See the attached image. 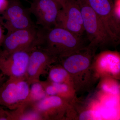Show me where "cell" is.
I'll list each match as a JSON object with an SVG mask.
<instances>
[{"label": "cell", "instance_id": "8", "mask_svg": "<svg viewBox=\"0 0 120 120\" xmlns=\"http://www.w3.org/2000/svg\"><path fill=\"white\" fill-rule=\"evenodd\" d=\"M55 26L71 31L79 37L85 32L82 17L76 0H65L58 11Z\"/></svg>", "mask_w": 120, "mask_h": 120}, {"label": "cell", "instance_id": "13", "mask_svg": "<svg viewBox=\"0 0 120 120\" xmlns=\"http://www.w3.org/2000/svg\"><path fill=\"white\" fill-rule=\"evenodd\" d=\"M40 82L47 96H57L72 103L76 98V93L72 86L67 84L57 83L48 79Z\"/></svg>", "mask_w": 120, "mask_h": 120}, {"label": "cell", "instance_id": "9", "mask_svg": "<svg viewBox=\"0 0 120 120\" xmlns=\"http://www.w3.org/2000/svg\"><path fill=\"white\" fill-rule=\"evenodd\" d=\"M39 29L36 26L7 34L2 43L3 51L8 53L32 49L38 45Z\"/></svg>", "mask_w": 120, "mask_h": 120}, {"label": "cell", "instance_id": "4", "mask_svg": "<svg viewBox=\"0 0 120 120\" xmlns=\"http://www.w3.org/2000/svg\"><path fill=\"white\" fill-rule=\"evenodd\" d=\"M30 105L43 120H68L76 115L71 103L58 96H47Z\"/></svg>", "mask_w": 120, "mask_h": 120}, {"label": "cell", "instance_id": "18", "mask_svg": "<svg viewBox=\"0 0 120 120\" xmlns=\"http://www.w3.org/2000/svg\"><path fill=\"white\" fill-rule=\"evenodd\" d=\"M0 120H11L9 109H5L0 105Z\"/></svg>", "mask_w": 120, "mask_h": 120}, {"label": "cell", "instance_id": "2", "mask_svg": "<svg viewBox=\"0 0 120 120\" xmlns=\"http://www.w3.org/2000/svg\"><path fill=\"white\" fill-rule=\"evenodd\" d=\"M87 45L82 37L61 27L55 26L49 29H40L38 46L45 49L58 60L82 49Z\"/></svg>", "mask_w": 120, "mask_h": 120}, {"label": "cell", "instance_id": "23", "mask_svg": "<svg viewBox=\"0 0 120 120\" xmlns=\"http://www.w3.org/2000/svg\"><path fill=\"white\" fill-rule=\"evenodd\" d=\"M9 1V0H8Z\"/></svg>", "mask_w": 120, "mask_h": 120}, {"label": "cell", "instance_id": "1", "mask_svg": "<svg viewBox=\"0 0 120 120\" xmlns=\"http://www.w3.org/2000/svg\"><path fill=\"white\" fill-rule=\"evenodd\" d=\"M97 50L88 45L58 60L70 75L76 94L90 91L98 79L95 64Z\"/></svg>", "mask_w": 120, "mask_h": 120}, {"label": "cell", "instance_id": "14", "mask_svg": "<svg viewBox=\"0 0 120 120\" xmlns=\"http://www.w3.org/2000/svg\"><path fill=\"white\" fill-rule=\"evenodd\" d=\"M11 120H43L30 105H23L10 110Z\"/></svg>", "mask_w": 120, "mask_h": 120}, {"label": "cell", "instance_id": "5", "mask_svg": "<svg viewBox=\"0 0 120 120\" xmlns=\"http://www.w3.org/2000/svg\"><path fill=\"white\" fill-rule=\"evenodd\" d=\"M98 16L115 45L120 40V15L113 0H86Z\"/></svg>", "mask_w": 120, "mask_h": 120}, {"label": "cell", "instance_id": "19", "mask_svg": "<svg viewBox=\"0 0 120 120\" xmlns=\"http://www.w3.org/2000/svg\"><path fill=\"white\" fill-rule=\"evenodd\" d=\"M2 26V22L0 20V47L2 46L5 37Z\"/></svg>", "mask_w": 120, "mask_h": 120}, {"label": "cell", "instance_id": "16", "mask_svg": "<svg viewBox=\"0 0 120 120\" xmlns=\"http://www.w3.org/2000/svg\"><path fill=\"white\" fill-rule=\"evenodd\" d=\"M30 85L28 83L26 76L17 78L16 92L19 106L26 103L29 97Z\"/></svg>", "mask_w": 120, "mask_h": 120}, {"label": "cell", "instance_id": "12", "mask_svg": "<svg viewBox=\"0 0 120 120\" xmlns=\"http://www.w3.org/2000/svg\"><path fill=\"white\" fill-rule=\"evenodd\" d=\"M17 79L8 77L0 87V105L10 110L19 106L16 92Z\"/></svg>", "mask_w": 120, "mask_h": 120}, {"label": "cell", "instance_id": "22", "mask_svg": "<svg viewBox=\"0 0 120 120\" xmlns=\"http://www.w3.org/2000/svg\"><path fill=\"white\" fill-rule=\"evenodd\" d=\"M54 0L56 1V2L58 3L59 4H60V5L62 7V6L63 4H64L65 0Z\"/></svg>", "mask_w": 120, "mask_h": 120}, {"label": "cell", "instance_id": "17", "mask_svg": "<svg viewBox=\"0 0 120 120\" xmlns=\"http://www.w3.org/2000/svg\"><path fill=\"white\" fill-rule=\"evenodd\" d=\"M40 80L31 84L28 100L23 105H31L41 101L47 96Z\"/></svg>", "mask_w": 120, "mask_h": 120}, {"label": "cell", "instance_id": "10", "mask_svg": "<svg viewBox=\"0 0 120 120\" xmlns=\"http://www.w3.org/2000/svg\"><path fill=\"white\" fill-rule=\"evenodd\" d=\"M58 61V58L45 49L40 46L35 47L30 53L26 75L29 84L39 82L41 76L45 74L47 69Z\"/></svg>", "mask_w": 120, "mask_h": 120}, {"label": "cell", "instance_id": "11", "mask_svg": "<svg viewBox=\"0 0 120 120\" xmlns=\"http://www.w3.org/2000/svg\"><path fill=\"white\" fill-rule=\"evenodd\" d=\"M61 8L54 0H33L28 10L36 17L38 24L49 29L56 26L58 11Z\"/></svg>", "mask_w": 120, "mask_h": 120}, {"label": "cell", "instance_id": "15", "mask_svg": "<svg viewBox=\"0 0 120 120\" xmlns=\"http://www.w3.org/2000/svg\"><path fill=\"white\" fill-rule=\"evenodd\" d=\"M48 75L47 79L50 81L57 83L67 84L74 88L70 75L60 64L51 65L49 68Z\"/></svg>", "mask_w": 120, "mask_h": 120}, {"label": "cell", "instance_id": "3", "mask_svg": "<svg viewBox=\"0 0 120 120\" xmlns=\"http://www.w3.org/2000/svg\"><path fill=\"white\" fill-rule=\"evenodd\" d=\"M80 8L84 31L90 43L98 49L115 45L98 16L86 0H76Z\"/></svg>", "mask_w": 120, "mask_h": 120}, {"label": "cell", "instance_id": "7", "mask_svg": "<svg viewBox=\"0 0 120 120\" xmlns=\"http://www.w3.org/2000/svg\"><path fill=\"white\" fill-rule=\"evenodd\" d=\"M1 13L2 25L7 30V34L36 26L31 19L28 9L24 8L19 0L9 1L7 8Z\"/></svg>", "mask_w": 120, "mask_h": 120}, {"label": "cell", "instance_id": "6", "mask_svg": "<svg viewBox=\"0 0 120 120\" xmlns=\"http://www.w3.org/2000/svg\"><path fill=\"white\" fill-rule=\"evenodd\" d=\"M34 47L11 53L0 51V72L8 77L25 76L30 53Z\"/></svg>", "mask_w": 120, "mask_h": 120}, {"label": "cell", "instance_id": "20", "mask_svg": "<svg viewBox=\"0 0 120 120\" xmlns=\"http://www.w3.org/2000/svg\"><path fill=\"white\" fill-rule=\"evenodd\" d=\"M8 2L6 0H0V12L2 13L6 8Z\"/></svg>", "mask_w": 120, "mask_h": 120}, {"label": "cell", "instance_id": "21", "mask_svg": "<svg viewBox=\"0 0 120 120\" xmlns=\"http://www.w3.org/2000/svg\"><path fill=\"white\" fill-rule=\"evenodd\" d=\"M8 78V77L2 74L0 72V87L2 85V83L5 81Z\"/></svg>", "mask_w": 120, "mask_h": 120}]
</instances>
